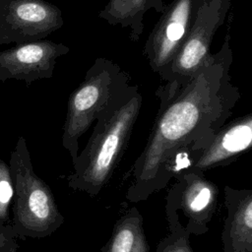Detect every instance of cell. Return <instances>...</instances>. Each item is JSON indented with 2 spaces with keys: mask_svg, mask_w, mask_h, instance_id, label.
<instances>
[{
  "mask_svg": "<svg viewBox=\"0 0 252 252\" xmlns=\"http://www.w3.org/2000/svg\"><path fill=\"white\" fill-rule=\"evenodd\" d=\"M8 162L14 185L12 225L17 235H51L63 224L64 217L49 185L34 172L25 137L17 140Z\"/></svg>",
  "mask_w": 252,
  "mask_h": 252,
  "instance_id": "3",
  "label": "cell"
},
{
  "mask_svg": "<svg viewBox=\"0 0 252 252\" xmlns=\"http://www.w3.org/2000/svg\"><path fill=\"white\" fill-rule=\"evenodd\" d=\"M200 0H174L153 30L145 44V56L160 76L170 65L191 28Z\"/></svg>",
  "mask_w": 252,
  "mask_h": 252,
  "instance_id": "8",
  "label": "cell"
},
{
  "mask_svg": "<svg viewBox=\"0 0 252 252\" xmlns=\"http://www.w3.org/2000/svg\"><path fill=\"white\" fill-rule=\"evenodd\" d=\"M129 77L116 64L97 58L87 71L83 82L70 94L63 125L62 146L68 151L72 164L79 156V140L96 120L114 92Z\"/></svg>",
  "mask_w": 252,
  "mask_h": 252,
  "instance_id": "4",
  "label": "cell"
},
{
  "mask_svg": "<svg viewBox=\"0 0 252 252\" xmlns=\"http://www.w3.org/2000/svg\"><path fill=\"white\" fill-rule=\"evenodd\" d=\"M231 0H200L187 36L167 69L159 76L163 86L184 84L210 58L213 39L224 23Z\"/></svg>",
  "mask_w": 252,
  "mask_h": 252,
  "instance_id": "6",
  "label": "cell"
},
{
  "mask_svg": "<svg viewBox=\"0 0 252 252\" xmlns=\"http://www.w3.org/2000/svg\"><path fill=\"white\" fill-rule=\"evenodd\" d=\"M231 64L227 34L220 49L184 84L158 89L160 103L149 139L124 176L130 180L128 201H146L163 189V171L171 155L187 146H192L194 152L203 149L230 117L240 98L239 89L229 75Z\"/></svg>",
  "mask_w": 252,
  "mask_h": 252,
  "instance_id": "1",
  "label": "cell"
},
{
  "mask_svg": "<svg viewBox=\"0 0 252 252\" xmlns=\"http://www.w3.org/2000/svg\"><path fill=\"white\" fill-rule=\"evenodd\" d=\"M154 7L158 12L164 9L161 0H109L98 17L113 26L131 27L135 40L143 32L144 13Z\"/></svg>",
  "mask_w": 252,
  "mask_h": 252,
  "instance_id": "12",
  "label": "cell"
},
{
  "mask_svg": "<svg viewBox=\"0 0 252 252\" xmlns=\"http://www.w3.org/2000/svg\"><path fill=\"white\" fill-rule=\"evenodd\" d=\"M133 252H150V246H149L148 240L146 238L145 232L140 236Z\"/></svg>",
  "mask_w": 252,
  "mask_h": 252,
  "instance_id": "17",
  "label": "cell"
},
{
  "mask_svg": "<svg viewBox=\"0 0 252 252\" xmlns=\"http://www.w3.org/2000/svg\"><path fill=\"white\" fill-rule=\"evenodd\" d=\"M142 106L137 86H120L96 118L85 148L67 177L69 188L98 195L110 180L130 140Z\"/></svg>",
  "mask_w": 252,
  "mask_h": 252,
  "instance_id": "2",
  "label": "cell"
},
{
  "mask_svg": "<svg viewBox=\"0 0 252 252\" xmlns=\"http://www.w3.org/2000/svg\"><path fill=\"white\" fill-rule=\"evenodd\" d=\"M63 25L61 10L46 0H0V44L44 39Z\"/></svg>",
  "mask_w": 252,
  "mask_h": 252,
  "instance_id": "7",
  "label": "cell"
},
{
  "mask_svg": "<svg viewBox=\"0 0 252 252\" xmlns=\"http://www.w3.org/2000/svg\"><path fill=\"white\" fill-rule=\"evenodd\" d=\"M17 237L13 225L0 220V252H17L19 248Z\"/></svg>",
  "mask_w": 252,
  "mask_h": 252,
  "instance_id": "16",
  "label": "cell"
},
{
  "mask_svg": "<svg viewBox=\"0 0 252 252\" xmlns=\"http://www.w3.org/2000/svg\"><path fill=\"white\" fill-rule=\"evenodd\" d=\"M144 232L141 213L137 208H130L115 222L111 236L101 252H133Z\"/></svg>",
  "mask_w": 252,
  "mask_h": 252,
  "instance_id": "13",
  "label": "cell"
},
{
  "mask_svg": "<svg viewBox=\"0 0 252 252\" xmlns=\"http://www.w3.org/2000/svg\"><path fill=\"white\" fill-rule=\"evenodd\" d=\"M175 178L165 203L169 231L189 236L205 234L218 207V185L197 170L185 171Z\"/></svg>",
  "mask_w": 252,
  "mask_h": 252,
  "instance_id": "5",
  "label": "cell"
},
{
  "mask_svg": "<svg viewBox=\"0 0 252 252\" xmlns=\"http://www.w3.org/2000/svg\"><path fill=\"white\" fill-rule=\"evenodd\" d=\"M189 235L177 231L169 233L160 239L156 252H194L189 243Z\"/></svg>",
  "mask_w": 252,
  "mask_h": 252,
  "instance_id": "15",
  "label": "cell"
},
{
  "mask_svg": "<svg viewBox=\"0 0 252 252\" xmlns=\"http://www.w3.org/2000/svg\"><path fill=\"white\" fill-rule=\"evenodd\" d=\"M69 51L67 45L49 39L16 44L0 51V82L19 80L29 86L38 80L50 79L57 58Z\"/></svg>",
  "mask_w": 252,
  "mask_h": 252,
  "instance_id": "9",
  "label": "cell"
},
{
  "mask_svg": "<svg viewBox=\"0 0 252 252\" xmlns=\"http://www.w3.org/2000/svg\"><path fill=\"white\" fill-rule=\"evenodd\" d=\"M14 185L9 162L0 159V220L9 223V210L13 202Z\"/></svg>",
  "mask_w": 252,
  "mask_h": 252,
  "instance_id": "14",
  "label": "cell"
},
{
  "mask_svg": "<svg viewBox=\"0 0 252 252\" xmlns=\"http://www.w3.org/2000/svg\"><path fill=\"white\" fill-rule=\"evenodd\" d=\"M222 252H252V189L224 186Z\"/></svg>",
  "mask_w": 252,
  "mask_h": 252,
  "instance_id": "11",
  "label": "cell"
},
{
  "mask_svg": "<svg viewBox=\"0 0 252 252\" xmlns=\"http://www.w3.org/2000/svg\"><path fill=\"white\" fill-rule=\"evenodd\" d=\"M252 148V112L224 123L207 145L193 154L190 170L205 172L231 163Z\"/></svg>",
  "mask_w": 252,
  "mask_h": 252,
  "instance_id": "10",
  "label": "cell"
}]
</instances>
